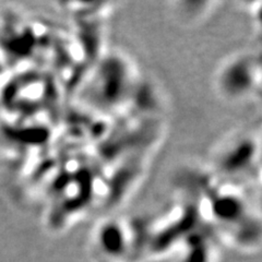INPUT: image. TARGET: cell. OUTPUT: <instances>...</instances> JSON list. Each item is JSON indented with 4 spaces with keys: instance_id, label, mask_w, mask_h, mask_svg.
Listing matches in <instances>:
<instances>
[{
    "instance_id": "obj_2",
    "label": "cell",
    "mask_w": 262,
    "mask_h": 262,
    "mask_svg": "<svg viewBox=\"0 0 262 262\" xmlns=\"http://www.w3.org/2000/svg\"><path fill=\"white\" fill-rule=\"evenodd\" d=\"M101 262H107V261H101Z\"/></svg>"
},
{
    "instance_id": "obj_1",
    "label": "cell",
    "mask_w": 262,
    "mask_h": 262,
    "mask_svg": "<svg viewBox=\"0 0 262 262\" xmlns=\"http://www.w3.org/2000/svg\"><path fill=\"white\" fill-rule=\"evenodd\" d=\"M96 246L101 253V261L119 262L127 251L126 234L118 225L103 226L97 234Z\"/></svg>"
}]
</instances>
